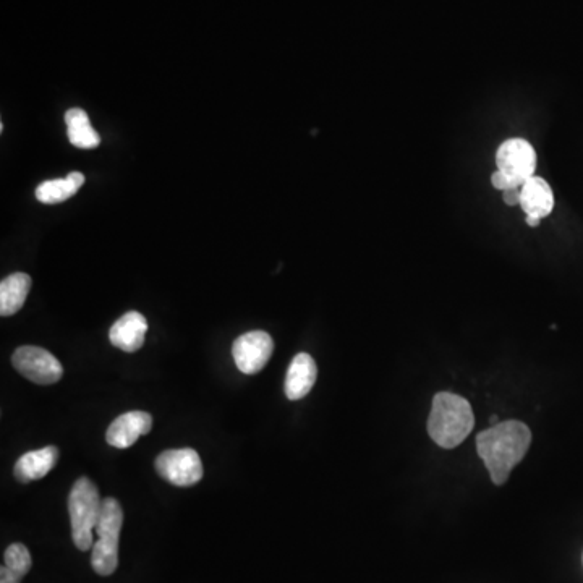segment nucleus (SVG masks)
Here are the masks:
<instances>
[{
  "instance_id": "1",
  "label": "nucleus",
  "mask_w": 583,
  "mask_h": 583,
  "mask_svg": "<svg viewBox=\"0 0 583 583\" xmlns=\"http://www.w3.org/2000/svg\"><path fill=\"white\" fill-rule=\"evenodd\" d=\"M532 443V433L525 423H498L477 436L478 456L485 462L494 485H504L515 465L524 459Z\"/></svg>"
},
{
  "instance_id": "2",
  "label": "nucleus",
  "mask_w": 583,
  "mask_h": 583,
  "mask_svg": "<svg viewBox=\"0 0 583 583\" xmlns=\"http://www.w3.org/2000/svg\"><path fill=\"white\" fill-rule=\"evenodd\" d=\"M475 415L469 401L452 392H439L433 399L428 433L438 446L452 449L472 433Z\"/></svg>"
},
{
  "instance_id": "3",
  "label": "nucleus",
  "mask_w": 583,
  "mask_h": 583,
  "mask_svg": "<svg viewBox=\"0 0 583 583\" xmlns=\"http://www.w3.org/2000/svg\"><path fill=\"white\" fill-rule=\"evenodd\" d=\"M101 506L103 499L99 496L98 486L90 478H78L69 494V514L73 543L80 551L93 549Z\"/></svg>"
},
{
  "instance_id": "4",
  "label": "nucleus",
  "mask_w": 583,
  "mask_h": 583,
  "mask_svg": "<svg viewBox=\"0 0 583 583\" xmlns=\"http://www.w3.org/2000/svg\"><path fill=\"white\" fill-rule=\"evenodd\" d=\"M124 525V509L114 498L103 499L101 514L94 533L98 541H94L91 566L98 575H112L119 566L120 530Z\"/></svg>"
},
{
  "instance_id": "5",
  "label": "nucleus",
  "mask_w": 583,
  "mask_h": 583,
  "mask_svg": "<svg viewBox=\"0 0 583 583\" xmlns=\"http://www.w3.org/2000/svg\"><path fill=\"white\" fill-rule=\"evenodd\" d=\"M496 166L515 187H522L537 172V151L525 138H509L496 151Z\"/></svg>"
},
{
  "instance_id": "6",
  "label": "nucleus",
  "mask_w": 583,
  "mask_h": 583,
  "mask_svg": "<svg viewBox=\"0 0 583 583\" xmlns=\"http://www.w3.org/2000/svg\"><path fill=\"white\" fill-rule=\"evenodd\" d=\"M12 363L20 375L43 386L57 383L64 375L62 363L49 350L35 347V345L18 347L13 352Z\"/></svg>"
},
{
  "instance_id": "7",
  "label": "nucleus",
  "mask_w": 583,
  "mask_h": 583,
  "mask_svg": "<svg viewBox=\"0 0 583 583\" xmlns=\"http://www.w3.org/2000/svg\"><path fill=\"white\" fill-rule=\"evenodd\" d=\"M159 477L175 486H193L203 478V464L195 449H171L156 459Z\"/></svg>"
},
{
  "instance_id": "8",
  "label": "nucleus",
  "mask_w": 583,
  "mask_h": 583,
  "mask_svg": "<svg viewBox=\"0 0 583 583\" xmlns=\"http://www.w3.org/2000/svg\"><path fill=\"white\" fill-rule=\"evenodd\" d=\"M274 352L273 337L268 332L252 331L235 339L232 357L243 375H256L268 365Z\"/></svg>"
},
{
  "instance_id": "9",
  "label": "nucleus",
  "mask_w": 583,
  "mask_h": 583,
  "mask_svg": "<svg viewBox=\"0 0 583 583\" xmlns=\"http://www.w3.org/2000/svg\"><path fill=\"white\" fill-rule=\"evenodd\" d=\"M153 428V417L146 412H127L115 418L107 428V444L117 449H127Z\"/></svg>"
},
{
  "instance_id": "10",
  "label": "nucleus",
  "mask_w": 583,
  "mask_h": 583,
  "mask_svg": "<svg viewBox=\"0 0 583 583\" xmlns=\"http://www.w3.org/2000/svg\"><path fill=\"white\" fill-rule=\"evenodd\" d=\"M148 332V321L138 311H128L115 321L109 331V341L119 350L133 354L143 347Z\"/></svg>"
},
{
  "instance_id": "11",
  "label": "nucleus",
  "mask_w": 583,
  "mask_h": 583,
  "mask_svg": "<svg viewBox=\"0 0 583 583\" xmlns=\"http://www.w3.org/2000/svg\"><path fill=\"white\" fill-rule=\"evenodd\" d=\"M520 208L525 216L545 219L554 209L553 188L543 177L533 175L520 187Z\"/></svg>"
},
{
  "instance_id": "12",
  "label": "nucleus",
  "mask_w": 583,
  "mask_h": 583,
  "mask_svg": "<svg viewBox=\"0 0 583 583\" xmlns=\"http://www.w3.org/2000/svg\"><path fill=\"white\" fill-rule=\"evenodd\" d=\"M318 378L315 360L308 354L295 355L287 370L284 391L289 401H300L310 394Z\"/></svg>"
},
{
  "instance_id": "13",
  "label": "nucleus",
  "mask_w": 583,
  "mask_h": 583,
  "mask_svg": "<svg viewBox=\"0 0 583 583\" xmlns=\"http://www.w3.org/2000/svg\"><path fill=\"white\" fill-rule=\"evenodd\" d=\"M57 460H59V449L56 446L26 452L15 464V478L22 483L41 480L56 467Z\"/></svg>"
},
{
  "instance_id": "14",
  "label": "nucleus",
  "mask_w": 583,
  "mask_h": 583,
  "mask_svg": "<svg viewBox=\"0 0 583 583\" xmlns=\"http://www.w3.org/2000/svg\"><path fill=\"white\" fill-rule=\"evenodd\" d=\"M31 277L25 273L10 274L0 282V315L12 316L22 310L30 294Z\"/></svg>"
},
{
  "instance_id": "15",
  "label": "nucleus",
  "mask_w": 583,
  "mask_h": 583,
  "mask_svg": "<svg viewBox=\"0 0 583 583\" xmlns=\"http://www.w3.org/2000/svg\"><path fill=\"white\" fill-rule=\"evenodd\" d=\"M85 180L81 172H70L65 179L46 180L36 188V198L43 205H59L77 195Z\"/></svg>"
},
{
  "instance_id": "16",
  "label": "nucleus",
  "mask_w": 583,
  "mask_h": 583,
  "mask_svg": "<svg viewBox=\"0 0 583 583\" xmlns=\"http://www.w3.org/2000/svg\"><path fill=\"white\" fill-rule=\"evenodd\" d=\"M67 135L70 143L80 149H94L101 145V137L91 125L90 117L83 109H70L65 114Z\"/></svg>"
},
{
  "instance_id": "17",
  "label": "nucleus",
  "mask_w": 583,
  "mask_h": 583,
  "mask_svg": "<svg viewBox=\"0 0 583 583\" xmlns=\"http://www.w3.org/2000/svg\"><path fill=\"white\" fill-rule=\"evenodd\" d=\"M4 566L23 579L33 566L30 551L22 543H13L5 549Z\"/></svg>"
},
{
  "instance_id": "18",
  "label": "nucleus",
  "mask_w": 583,
  "mask_h": 583,
  "mask_svg": "<svg viewBox=\"0 0 583 583\" xmlns=\"http://www.w3.org/2000/svg\"><path fill=\"white\" fill-rule=\"evenodd\" d=\"M491 185H493L496 190H499V192H504L507 188L515 187L514 183L511 182V179H509L507 175H504L503 172L498 171V169L491 174Z\"/></svg>"
},
{
  "instance_id": "19",
  "label": "nucleus",
  "mask_w": 583,
  "mask_h": 583,
  "mask_svg": "<svg viewBox=\"0 0 583 583\" xmlns=\"http://www.w3.org/2000/svg\"><path fill=\"white\" fill-rule=\"evenodd\" d=\"M503 201L509 208H514V206H520V187H511L504 190Z\"/></svg>"
},
{
  "instance_id": "20",
  "label": "nucleus",
  "mask_w": 583,
  "mask_h": 583,
  "mask_svg": "<svg viewBox=\"0 0 583 583\" xmlns=\"http://www.w3.org/2000/svg\"><path fill=\"white\" fill-rule=\"evenodd\" d=\"M22 582V577H18L17 574H13L9 571L7 567H0V583H20Z\"/></svg>"
},
{
  "instance_id": "21",
  "label": "nucleus",
  "mask_w": 583,
  "mask_h": 583,
  "mask_svg": "<svg viewBox=\"0 0 583 583\" xmlns=\"http://www.w3.org/2000/svg\"><path fill=\"white\" fill-rule=\"evenodd\" d=\"M541 221H543V219L535 218V216H525V224H527L528 227H538L540 226Z\"/></svg>"
}]
</instances>
